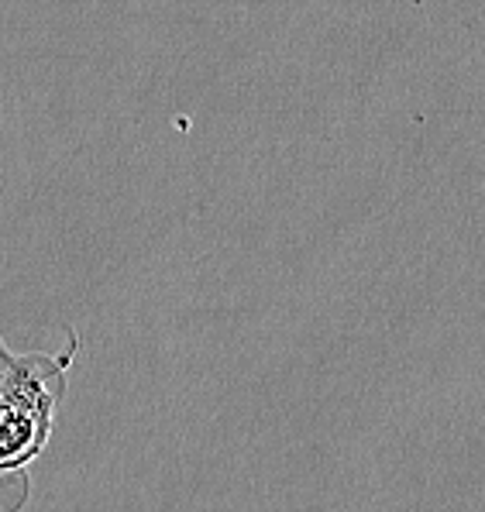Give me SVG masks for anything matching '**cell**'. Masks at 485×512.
<instances>
[{"label":"cell","instance_id":"1","mask_svg":"<svg viewBox=\"0 0 485 512\" xmlns=\"http://www.w3.org/2000/svg\"><path fill=\"white\" fill-rule=\"evenodd\" d=\"M76 337L59 354H14L0 341V506L18 509L7 482L28 492V468L45 454L66 399V372L76 358Z\"/></svg>","mask_w":485,"mask_h":512}]
</instances>
